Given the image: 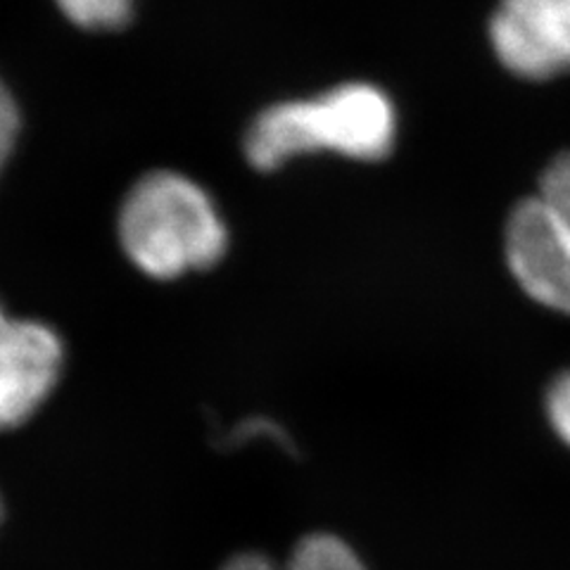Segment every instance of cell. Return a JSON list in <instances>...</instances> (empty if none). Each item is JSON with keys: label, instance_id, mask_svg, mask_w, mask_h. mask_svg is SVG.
<instances>
[{"label": "cell", "instance_id": "cell-1", "mask_svg": "<svg viewBox=\"0 0 570 570\" xmlns=\"http://www.w3.org/2000/svg\"><path fill=\"white\" fill-rule=\"evenodd\" d=\"M395 142V102L379 86L350 81L309 100L266 107L245 134V157L259 171H274L312 153L381 163Z\"/></svg>", "mask_w": 570, "mask_h": 570}, {"label": "cell", "instance_id": "cell-2", "mask_svg": "<svg viewBox=\"0 0 570 570\" xmlns=\"http://www.w3.org/2000/svg\"><path fill=\"white\" fill-rule=\"evenodd\" d=\"M124 253L153 278L209 269L228 245L209 195L176 171H153L129 190L119 212Z\"/></svg>", "mask_w": 570, "mask_h": 570}, {"label": "cell", "instance_id": "cell-3", "mask_svg": "<svg viewBox=\"0 0 570 570\" xmlns=\"http://www.w3.org/2000/svg\"><path fill=\"white\" fill-rule=\"evenodd\" d=\"M504 257L511 276L530 299L570 316V224L551 214L534 195L509 214Z\"/></svg>", "mask_w": 570, "mask_h": 570}, {"label": "cell", "instance_id": "cell-4", "mask_svg": "<svg viewBox=\"0 0 570 570\" xmlns=\"http://www.w3.org/2000/svg\"><path fill=\"white\" fill-rule=\"evenodd\" d=\"M490 43L511 75L528 81L570 71V0H499Z\"/></svg>", "mask_w": 570, "mask_h": 570}, {"label": "cell", "instance_id": "cell-5", "mask_svg": "<svg viewBox=\"0 0 570 570\" xmlns=\"http://www.w3.org/2000/svg\"><path fill=\"white\" fill-rule=\"evenodd\" d=\"M62 343L48 326L0 309V431L24 423L56 387Z\"/></svg>", "mask_w": 570, "mask_h": 570}, {"label": "cell", "instance_id": "cell-6", "mask_svg": "<svg viewBox=\"0 0 570 570\" xmlns=\"http://www.w3.org/2000/svg\"><path fill=\"white\" fill-rule=\"evenodd\" d=\"M222 570H281L269 557L238 554L230 559ZM283 570H368L364 559L356 554V549L337 538L333 532H312L302 538Z\"/></svg>", "mask_w": 570, "mask_h": 570}, {"label": "cell", "instance_id": "cell-7", "mask_svg": "<svg viewBox=\"0 0 570 570\" xmlns=\"http://www.w3.org/2000/svg\"><path fill=\"white\" fill-rule=\"evenodd\" d=\"M69 22L88 31H112L127 24L136 0H56Z\"/></svg>", "mask_w": 570, "mask_h": 570}, {"label": "cell", "instance_id": "cell-8", "mask_svg": "<svg viewBox=\"0 0 570 570\" xmlns=\"http://www.w3.org/2000/svg\"><path fill=\"white\" fill-rule=\"evenodd\" d=\"M538 198L551 214L570 224V150L557 155L538 181Z\"/></svg>", "mask_w": 570, "mask_h": 570}, {"label": "cell", "instance_id": "cell-9", "mask_svg": "<svg viewBox=\"0 0 570 570\" xmlns=\"http://www.w3.org/2000/svg\"><path fill=\"white\" fill-rule=\"evenodd\" d=\"M544 412L554 435L570 450V368L549 383Z\"/></svg>", "mask_w": 570, "mask_h": 570}, {"label": "cell", "instance_id": "cell-10", "mask_svg": "<svg viewBox=\"0 0 570 570\" xmlns=\"http://www.w3.org/2000/svg\"><path fill=\"white\" fill-rule=\"evenodd\" d=\"M17 131H20V110H17L6 83L0 81V169L6 167L14 148Z\"/></svg>", "mask_w": 570, "mask_h": 570}]
</instances>
